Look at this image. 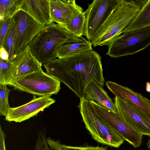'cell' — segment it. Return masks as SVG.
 I'll return each mask as SVG.
<instances>
[{"label": "cell", "instance_id": "cell-1", "mask_svg": "<svg viewBox=\"0 0 150 150\" xmlns=\"http://www.w3.org/2000/svg\"><path fill=\"white\" fill-rule=\"evenodd\" d=\"M101 59L92 50L72 57L56 58L44 64L43 66L47 73L82 99L91 82L95 81L102 86L104 83Z\"/></svg>", "mask_w": 150, "mask_h": 150}, {"label": "cell", "instance_id": "cell-2", "mask_svg": "<svg viewBox=\"0 0 150 150\" xmlns=\"http://www.w3.org/2000/svg\"><path fill=\"white\" fill-rule=\"evenodd\" d=\"M145 0H121L91 41L93 47L108 45L132 22Z\"/></svg>", "mask_w": 150, "mask_h": 150}, {"label": "cell", "instance_id": "cell-3", "mask_svg": "<svg viewBox=\"0 0 150 150\" xmlns=\"http://www.w3.org/2000/svg\"><path fill=\"white\" fill-rule=\"evenodd\" d=\"M81 40L63 27L52 22L43 26L28 45L35 57L44 64L57 58L56 52L62 45Z\"/></svg>", "mask_w": 150, "mask_h": 150}, {"label": "cell", "instance_id": "cell-4", "mask_svg": "<svg viewBox=\"0 0 150 150\" xmlns=\"http://www.w3.org/2000/svg\"><path fill=\"white\" fill-rule=\"evenodd\" d=\"M80 99L78 107L85 127L92 138L103 145L119 148L124 142L123 139L98 116L88 100Z\"/></svg>", "mask_w": 150, "mask_h": 150}, {"label": "cell", "instance_id": "cell-5", "mask_svg": "<svg viewBox=\"0 0 150 150\" xmlns=\"http://www.w3.org/2000/svg\"><path fill=\"white\" fill-rule=\"evenodd\" d=\"M150 45V26L123 33L108 46L106 54L118 57L134 54Z\"/></svg>", "mask_w": 150, "mask_h": 150}, {"label": "cell", "instance_id": "cell-6", "mask_svg": "<svg viewBox=\"0 0 150 150\" xmlns=\"http://www.w3.org/2000/svg\"><path fill=\"white\" fill-rule=\"evenodd\" d=\"M61 82L42 70L25 76L10 84L16 90L34 96L50 97L61 89Z\"/></svg>", "mask_w": 150, "mask_h": 150}, {"label": "cell", "instance_id": "cell-7", "mask_svg": "<svg viewBox=\"0 0 150 150\" xmlns=\"http://www.w3.org/2000/svg\"><path fill=\"white\" fill-rule=\"evenodd\" d=\"M96 114L113 129L123 139L135 148L142 145L143 135L137 132L117 113L102 106L95 102L88 100Z\"/></svg>", "mask_w": 150, "mask_h": 150}, {"label": "cell", "instance_id": "cell-8", "mask_svg": "<svg viewBox=\"0 0 150 150\" xmlns=\"http://www.w3.org/2000/svg\"><path fill=\"white\" fill-rule=\"evenodd\" d=\"M121 0H94L88 4L86 14L84 35L90 41Z\"/></svg>", "mask_w": 150, "mask_h": 150}, {"label": "cell", "instance_id": "cell-9", "mask_svg": "<svg viewBox=\"0 0 150 150\" xmlns=\"http://www.w3.org/2000/svg\"><path fill=\"white\" fill-rule=\"evenodd\" d=\"M12 19L15 28V57L30 44L43 26L26 13L21 10L16 13Z\"/></svg>", "mask_w": 150, "mask_h": 150}, {"label": "cell", "instance_id": "cell-10", "mask_svg": "<svg viewBox=\"0 0 150 150\" xmlns=\"http://www.w3.org/2000/svg\"><path fill=\"white\" fill-rule=\"evenodd\" d=\"M117 113L137 132L150 137V118L131 103L116 96L113 99Z\"/></svg>", "mask_w": 150, "mask_h": 150}, {"label": "cell", "instance_id": "cell-11", "mask_svg": "<svg viewBox=\"0 0 150 150\" xmlns=\"http://www.w3.org/2000/svg\"><path fill=\"white\" fill-rule=\"evenodd\" d=\"M33 96L30 101L25 104L10 108L5 116V120L9 122L21 123L36 116L55 101L49 96Z\"/></svg>", "mask_w": 150, "mask_h": 150}, {"label": "cell", "instance_id": "cell-12", "mask_svg": "<svg viewBox=\"0 0 150 150\" xmlns=\"http://www.w3.org/2000/svg\"><path fill=\"white\" fill-rule=\"evenodd\" d=\"M12 62L13 75L8 85L25 76L42 70V64L33 54L29 45L15 56Z\"/></svg>", "mask_w": 150, "mask_h": 150}, {"label": "cell", "instance_id": "cell-13", "mask_svg": "<svg viewBox=\"0 0 150 150\" xmlns=\"http://www.w3.org/2000/svg\"><path fill=\"white\" fill-rule=\"evenodd\" d=\"M106 85L116 96L132 103L150 118V100L129 88L109 81Z\"/></svg>", "mask_w": 150, "mask_h": 150}, {"label": "cell", "instance_id": "cell-14", "mask_svg": "<svg viewBox=\"0 0 150 150\" xmlns=\"http://www.w3.org/2000/svg\"><path fill=\"white\" fill-rule=\"evenodd\" d=\"M19 7L43 26L52 22L49 0H19Z\"/></svg>", "mask_w": 150, "mask_h": 150}, {"label": "cell", "instance_id": "cell-15", "mask_svg": "<svg viewBox=\"0 0 150 150\" xmlns=\"http://www.w3.org/2000/svg\"><path fill=\"white\" fill-rule=\"evenodd\" d=\"M52 22L64 28L72 15L81 7L75 0H49Z\"/></svg>", "mask_w": 150, "mask_h": 150}, {"label": "cell", "instance_id": "cell-16", "mask_svg": "<svg viewBox=\"0 0 150 150\" xmlns=\"http://www.w3.org/2000/svg\"><path fill=\"white\" fill-rule=\"evenodd\" d=\"M84 98L93 100L98 105L117 113L114 102L103 89L102 86L95 81L91 82L88 85Z\"/></svg>", "mask_w": 150, "mask_h": 150}, {"label": "cell", "instance_id": "cell-17", "mask_svg": "<svg viewBox=\"0 0 150 150\" xmlns=\"http://www.w3.org/2000/svg\"><path fill=\"white\" fill-rule=\"evenodd\" d=\"M81 41L64 44L60 46L56 53V57L62 58L78 55L93 50L91 42L83 36Z\"/></svg>", "mask_w": 150, "mask_h": 150}, {"label": "cell", "instance_id": "cell-18", "mask_svg": "<svg viewBox=\"0 0 150 150\" xmlns=\"http://www.w3.org/2000/svg\"><path fill=\"white\" fill-rule=\"evenodd\" d=\"M86 14L81 7L71 16L65 28L75 36L81 38L84 35Z\"/></svg>", "mask_w": 150, "mask_h": 150}, {"label": "cell", "instance_id": "cell-19", "mask_svg": "<svg viewBox=\"0 0 150 150\" xmlns=\"http://www.w3.org/2000/svg\"><path fill=\"white\" fill-rule=\"evenodd\" d=\"M150 26V0H147L131 24L122 32H125Z\"/></svg>", "mask_w": 150, "mask_h": 150}, {"label": "cell", "instance_id": "cell-20", "mask_svg": "<svg viewBox=\"0 0 150 150\" xmlns=\"http://www.w3.org/2000/svg\"><path fill=\"white\" fill-rule=\"evenodd\" d=\"M19 10V0H0V20L12 18Z\"/></svg>", "mask_w": 150, "mask_h": 150}, {"label": "cell", "instance_id": "cell-21", "mask_svg": "<svg viewBox=\"0 0 150 150\" xmlns=\"http://www.w3.org/2000/svg\"><path fill=\"white\" fill-rule=\"evenodd\" d=\"M15 24L12 19L8 30L5 37L3 47L8 52V60L12 61L15 55Z\"/></svg>", "mask_w": 150, "mask_h": 150}, {"label": "cell", "instance_id": "cell-22", "mask_svg": "<svg viewBox=\"0 0 150 150\" xmlns=\"http://www.w3.org/2000/svg\"><path fill=\"white\" fill-rule=\"evenodd\" d=\"M13 75L12 61L0 58V84L8 85Z\"/></svg>", "mask_w": 150, "mask_h": 150}, {"label": "cell", "instance_id": "cell-23", "mask_svg": "<svg viewBox=\"0 0 150 150\" xmlns=\"http://www.w3.org/2000/svg\"><path fill=\"white\" fill-rule=\"evenodd\" d=\"M7 85L0 84V114L6 116L11 108L9 104L8 97L10 92Z\"/></svg>", "mask_w": 150, "mask_h": 150}, {"label": "cell", "instance_id": "cell-24", "mask_svg": "<svg viewBox=\"0 0 150 150\" xmlns=\"http://www.w3.org/2000/svg\"><path fill=\"white\" fill-rule=\"evenodd\" d=\"M35 150H50L47 142L45 131H38Z\"/></svg>", "mask_w": 150, "mask_h": 150}, {"label": "cell", "instance_id": "cell-25", "mask_svg": "<svg viewBox=\"0 0 150 150\" xmlns=\"http://www.w3.org/2000/svg\"><path fill=\"white\" fill-rule=\"evenodd\" d=\"M62 150H108V146H96L89 145L87 143H84L79 146H72L62 144Z\"/></svg>", "mask_w": 150, "mask_h": 150}, {"label": "cell", "instance_id": "cell-26", "mask_svg": "<svg viewBox=\"0 0 150 150\" xmlns=\"http://www.w3.org/2000/svg\"><path fill=\"white\" fill-rule=\"evenodd\" d=\"M12 21V18L0 20V47H3L4 40Z\"/></svg>", "mask_w": 150, "mask_h": 150}, {"label": "cell", "instance_id": "cell-27", "mask_svg": "<svg viewBox=\"0 0 150 150\" xmlns=\"http://www.w3.org/2000/svg\"><path fill=\"white\" fill-rule=\"evenodd\" d=\"M47 141L50 150H62V144L59 140H55L50 137L47 138Z\"/></svg>", "mask_w": 150, "mask_h": 150}, {"label": "cell", "instance_id": "cell-28", "mask_svg": "<svg viewBox=\"0 0 150 150\" xmlns=\"http://www.w3.org/2000/svg\"><path fill=\"white\" fill-rule=\"evenodd\" d=\"M6 135L5 132L0 126V150H6L5 139Z\"/></svg>", "mask_w": 150, "mask_h": 150}, {"label": "cell", "instance_id": "cell-29", "mask_svg": "<svg viewBox=\"0 0 150 150\" xmlns=\"http://www.w3.org/2000/svg\"><path fill=\"white\" fill-rule=\"evenodd\" d=\"M0 58L6 60H8L9 54L8 52L3 47H0Z\"/></svg>", "mask_w": 150, "mask_h": 150}, {"label": "cell", "instance_id": "cell-30", "mask_svg": "<svg viewBox=\"0 0 150 150\" xmlns=\"http://www.w3.org/2000/svg\"><path fill=\"white\" fill-rule=\"evenodd\" d=\"M146 144L148 148L150 149V138L147 141Z\"/></svg>", "mask_w": 150, "mask_h": 150}]
</instances>
